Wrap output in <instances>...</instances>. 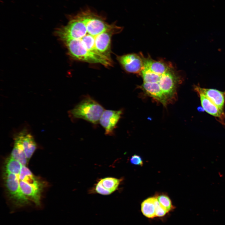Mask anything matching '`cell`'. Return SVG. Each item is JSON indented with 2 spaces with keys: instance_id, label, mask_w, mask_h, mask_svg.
Segmentation results:
<instances>
[{
  "instance_id": "obj_12",
  "label": "cell",
  "mask_w": 225,
  "mask_h": 225,
  "mask_svg": "<svg viewBox=\"0 0 225 225\" xmlns=\"http://www.w3.org/2000/svg\"><path fill=\"white\" fill-rule=\"evenodd\" d=\"M156 198L155 196L148 198L142 202L141 210L142 215L150 219L156 218Z\"/></svg>"
},
{
  "instance_id": "obj_1",
  "label": "cell",
  "mask_w": 225,
  "mask_h": 225,
  "mask_svg": "<svg viewBox=\"0 0 225 225\" xmlns=\"http://www.w3.org/2000/svg\"><path fill=\"white\" fill-rule=\"evenodd\" d=\"M117 33L118 31H109L92 35L87 32L85 23L78 14L71 18L66 26L61 27L58 34L73 58L107 67L112 65L109 58L111 38Z\"/></svg>"
},
{
  "instance_id": "obj_2",
  "label": "cell",
  "mask_w": 225,
  "mask_h": 225,
  "mask_svg": "<svg viewBox=\"0 0 225 225\" xmlns=\"http://www.w3.org/2000/svg\"><path fill=\"white\" fill-rule=\"evenodd\" d=\"M18 177L20 188L22 193L30 202L37 206H40L45 182L34 175L25 165H22Z\"/></svg>"
},
{
  "instance_id": "obj_14",
  "label": "cell",
  "mask_w": 225,
  "mask_h": 225,
  "mask_svg": "<svg viewBox=\"0 0 225 225\" xmlns=\"http://www.w3.org/2000/svg\"><path fill=\"white\" fill-rule=\"evenodd\" d=\"M130 163L134 165L142 166L143 165V162L141 157L138 155L135 154L132 156L130 158Z\"/></svg>"
},
{
  "instance_id": "obj_10",
  "label": "cell",
  "mask_w": 225,
  "mask_h": 225,
  "mask_svg": "<svg viewBox=\"0 0 225 225\" xmlns=\"http://www.w3.org/2000/svg\"><path fill=\"white\" fill-rule=\"evenodd\" d=\"M199 96L202 107L206 112L217 118L223 123L225 115L223 111L202 93L197 92Z\"/></svg>"
},
{
  "instance_id": "obj_13",
  "label": "cell",
  "mask_w": 225,
  "mask_h": 225,
  "mask_svg": "<svg viewBox=\"0 0 225 225\" xmlns=\"http://www.w3.org/2000/svg\"><path fill=\"white\" fill-rule=\"evenodd\" d=\"M155 196L160 206L168 214L175 209V207L172 204L171 200L168 195L165 194H157Z\"/></svg>"
},
{
  "instance_id": "obj_5",
  "label": "cell",
  "mask_w": 225,
  "mask_h": 225,
  "mask_svg": "<svg viewBox=\"0 0 225 225\" xmlns=\"http://www.w3.org/2000/svg\"><path fill=\"white\" fill-rule=\"evenodd\" d=\"M117 58L127 72L140 74L143 67L142 55L140 56L136 53H129L118 56Z\"/></svg>"
},
{
  "instance_id": "obj_3",
  "label": "cell",
  "mask_w": 225,
  "mask_h": 225,
  "mask_svg": "<svg viewBox=\"0 0 225 225\" xmlns=\"http://www.w3.org/2000/svg\"><path fill=\"white\" fill-rule=\"evenodd\" d=\"M104 110L100 104L87 96L71 110L70 113L74 118L82 119L96 124L99 122Z\"/></svg>"
},
{
  "instance_id": "obj_11",
  "label": "cell",
  "mask_w": 225,
  "mask_h": 225,
  "mask_svg": "<svg viewBox=\"0 0 225 225\" xmlns=\"http://www.w3.org/2000/svg\"><path fill=\"white\" fill-rule=\"evenodd\" d=\"M14 146L10 156L22 165L26 166L28 161L26 157L20 139L17 133L14 135Z\"/></svg>"
},
{
  "instance_id": "obj_8",
  "label": "cell",
  "mask_w": 225,
  "mask_h": 225,
  "mask_svg": "<svg viewBox=\"0 0 225 225\" xmlns=\"http://www.w3.org/2000/svg\"><path fill=\"white\" fill-rule=\"evenodd\" d=\"M195 90L202 93L220 109L223 110L225 103V92L212 88H202L195 85Z\"/></svg>"
},
{
  "instance_id": "obj_6",
  "label": "cell",
  "mask_w": 225,
  "mask_h": 225,
  "mask_svg": "<svg viewBox=\"0 0 225 225\" xmlns=\"http://www.w3.org/2000/svg\"><path fill=\"white\" fill-rule=\"evenodd\" d=\"M122 114V110H104L99 122L105 130V134L112 135Z\"/></svg>"
},
{
  "instance_id": "obj_7",
  "label": "cell",
  "mask_w": 225,
  "mask_h": 225,
  "mask_svg": "<svg viewBox=\"0 0 225 225\" xmlns=\"http://www.w3.org/2000/svg\"><path fill=\"white\" fill-rule=\"evenodd\" d=\"M122 179L113 177H106L99 180L91 193L95 192L104 195H109L117 190Z\"/></svg>"
},
{
  "instance_id": "obj_9",
  "label": "cell",
  "mask_w": 225,
  "mask_h": 225,
  "mask_svg": "<svg viewBox=\"0 0 225 225\" xmlns=\"http://www.w3.org/2000/svg\"><path fill=\"white\" fill-rule=\"evenodd\" d=\"M17 134L20 139L26 157L29 161L37 147L34 138L25 129Z\"/></svg>"
},
{
  "instance_id": "obj_4",
  "label": "cell",
  "mask_w": 225,
  "mask_h": 225,
  "mask_svg": "<svg viewBox=\"0 0 225 225\" xmlns=\"http://www.w3.org/2000/svg\"><path fill=\"white\" fill-rule=\"evenodd\" d=\"M19 174L3 170L2 178L8 197L14 205L20 207L29 204L31 202L21 190Z\"/></svg>"
}]
</instances>
